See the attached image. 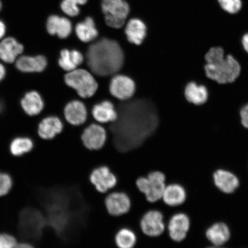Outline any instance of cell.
<instances>
[{"instance_id":"3","label":"cell","mask_w":248,"mask_h":248,"mask_svg":"<svg viewBox=\"0 0 248 248\" xmlns=\"http://www.w3.org/2000/svg\"><path fill=\"white\" fill-rule=\"evenodd\" d=\"M203 70L207 79L219 85L231 84L240 77V62L232 54L225 55L221 46H213L204 57Z\"/></svg>"},{"instance_id":"34","label":"cell","mask_w":248,"mask_h":248,"mask_svg":"<svg viewBox=\"0 0 248 248\" xmlns=\"http://www.w3.org/2000/svg\"><path fill=\"white\" fill-rule=\"evenodd\" d=\"M239 116L241 125L248 130V102L240 108Z\"/></svg>"},{"instance_id":"5","label":"cell","mask_w":248,"mask_h":248,"mask_svg":"<svg viewBox=\"0 0 248 248\" xmlns=\"http://www.w3.org/2000/svg\"><path fill=\"white\" fill-rule=\"evenodd\" d=\"M46 224V217L41 211L27 207L20 213L18 231L23 237L36 240L41 237Z\"/></svg>"},{"instance_id":"40","label":"cell","mask_w":248,"mask_h":248,"mask_svg":"<svg viewBox=\"0 0 248 248\" xmlns=\"http://www.w3.org/2000/svg\"><path fill=\"white\" fill-rule=\"evenodd\" d=\"M88 1V0H79V5H84Z\"/></svg>"},{"instance_id":"13","label":"cell","mask_w":248,"mask_h":248,"mask_svg":"<svg viewBox=\"0 0 248 248\" xmlns=\"http://www.w3.org/2000/svg\"><path fill=\"white\" fill-rule=\"evenodd\" d=\"M107 132L103 125L97 123L90 124L83 130L81 140L85 147L90 151H98L107 141Z\"/></svg>"},{"instance_id":"28","label":"cell","mask_w":248,"mask_h":248,"mask_svg":"<svg viewBox=\"0 0 248 248\" xmlns=\"http://www.w3.org/2000/svg\"><path fill=\"white\" fill-rule=\"evenodd\" d=\"M76 33L80 41L85 43L93 42L98 36L94 21L90 17H87L84 21L77 24Z\"/></svg>"},{"instance_id":"6","label":"cell","mask_w":248,"mask_h":248,"mask_svg":"<svg viewBox=\"0 0 248 248\" xmlns=\"http://www.w3.org/2000/svg\"><path fill=\"white\" fill-rule=\"evenodd\" d=\"M138 190L144 195L151 203L162 200L163 194L167 185L166 176L160 170H153L147 175L140 176L136 181Z\"/></svg>"},{"instance_id":"38","label":"cell","mask_w":248,"mask_h":248,"mask_svg":"<svg viewBox=\"0 0 248 248\" xmlns=\"http://www.w3.org/2000/svg\"><path fill=\"white\" fill-rule=\"evenodd\" d=\"M15 248H35L32 245L27 243H23L17 244V246Z\"/></svg>"},{"instance_id":"29","label":"cell","mask_w":248,"mask_h":248,"mask_svg":"<svg viewBox=\"0 0 248 248\" xmlns=\"http://www.w3.org/2000/svg\"><path fill=\"white\" fill-rule=\"evenodd\" d=\"M33 148V142L31 139L26 137H18L11 142L9 150L15 156H23L30 153Z\"/></svg>"},{"instance_id":"10","label":"cell","mask_w":248,"mask_h":248,"mask_svg":"<svg viewBox=\"0 0 248 248\" xmlns=\"http://www.w3.org/2000/svg\"><path fill=\"white\" fill-rule=\"evenodd\" d=\"M190 226V219L187 214L176 211L167 219L166 232L172 241L181 243L187 238Z\"/></svg>"},{"instance_id":"4","label":"cell","mask_w":248,"mask_h":248,"mask_svg":"<svg viewBox=\"0 0 248 248\" xmlns=\"http://www.w3.org/2000/svg\"><path fill=\"white\" fill-rule=\"evenodd\" d=\"M65 84L84 100L93 97L98 89V83L94 75L85 68H78L64 76Z\"/></svg>"},{"instance_id":"2","label":"cell","mask_w":248,"mask_h":248,"mask_svg":"<svg viewBox=\"0 0 248 248\" xmlns=\"http://www.w3.org/2000/svg\"><path fill=\"white\" fill-rule=\"evenodd\" d=\"M83 64L95 78H110L122 70L125 55L116 40L103 38L87 48Z\"/></svg>"},{"instance_id":"16","label":"cell","mask_w":248,"mask_h":248,"mask_svg":"<svg viewBox=\"0 0 248 248\" xmlns=\"http://www.w3.org/2000/svg\"><path fill=\"white\" fill-rule=\"evenodd\" d=\"M92 116L96 123L105 125L115 122L118 113L113 102L105 100L98 102L93 107Z\"/></svg>"},{"instance_id":"42","label":"cell","mask_w":248,"mask_h":248,"mask_svg":"<svg viewBox=\"0 0 248 248\" xmlns=\"http://www.w3.org/2000/svg\"><path fill=\"white\" fill-rule=\"evenodd\" d=\"M207 248H225L222 247L213 246V247H208Z\"/></svg>"},{"instance_id":"23","label":"cell","mask_w":248,"mask_h":248,"mask_svg":"<svg viewBox=\"0 0 248 248\" xmlns=\"http://www.w3.org/2000/svg\"><path fill=\"white\" fill-rule=\"evenodd\" d=\"M23 50V46L11 37L0 42V59L6 63H11L16 61Z\"/></svg>"},{"instance_id":"9","label":"cell","mask_w":248,"mask_h":248,"mask_svg":"<svg viewBox=\"0 0 248 248\" xmlns=\"http://www.w3.org/2000/svg\"><path fill=\"white\" fill-rule=\"evenodd\" d=\"M89 179L95 190L103 194L114 190L118 184L116 173L104 164L94 167L90 173Z\"/></svg>"},{"instance_id":"20","label":"cell","mask_w":248,"mask_h":248,"mask_svg":"<svg viewBox=\"0 0 248 248\" xmlns=\"http://www.w3.org/2000/svg\"><path fill=\"white\" fill-rule=\"evenodd\" d=\"M47 61L44 56L38 55L36 57L22 56L16 61V67L23 73L42 72L46 69Z\"/></svg>"},{"instance_id":"41","label":"cell","mask_w":248,"mask_h":248,"mask_svg":"<svg viewBox=\"0 0 248 248\" xmlns=\"http://www.w3.org/2000/svg\"><path fill=\"white\" fill-rule=\"evenodd\" d=\"M66 1L72 2L73 3H75L76 4H79V0H66Z\"/></svg>"},{"instance_id":"33","label":"cell","mask_w":248,"mask_h":248,"mask_svg":"<svg viewBox=\"0 0 248 248\" xmlns=\"http://www.w3.org/2000/svg\"><path fill=\"white\" fill-rule=\"evenodd\" d=\"M61 7L62 10L65 14L70 16H76L78 15L79 14V8L75 3L64 0L61 3Z\"/></svg>"},{"instance_id":"36","label":"cell","mask_w":248,"mask_h":248,"mask_svg":"<svg viewBox=\"0 0 248 248\" xmlns=\"http://www.w3.org/2000/svg\"><path fill=\"white\" fill-rule=\"evenodd\" d=\"M6 32V27L4 22L0 20V39L4 36Z\"/></svg>"},{"instance_id":"7","label":"cell","mask_w":248,"mask_h":248,"mask_svg":"<svg viewBox=\"0 0 248 248\" xmlns=\"http://www.w3.org/2000/svg\"><path fill=\"white\" fill-rule=\"evenodd\" d=\"M167 219L162 210L152 208L145 212L139 222L142 234L151 238L160 236L166 232Z\"/></svg>"},{"instance_id":"24","label":"cell","mask_w":248,"mask_h":248,"mask_svg":"<svg viewBox=\"0 0 248 248\" xmlns=\"http://www.w3.org/2000/svg\"><path fill=\"white\" fill-rule=\"evenodd\" d=\"M63 128V123L60 118L49 116L45 118L39 124L38 134L43 139L51 140L60 135Z\"/></svg>"},{"instance_id":"19","label":"cell","mask_w":248,"mask_h":248,"mask_svg":"<svg viewBox=\"0 0 248 248\" xmlns=\"http://www.w3.org/2000/svg\"><path fill=\"white\" fill-rule=\"evenodd\" d=\"M214 183L223 193L231 194L237 189L239 180L234 173L225 170H218L213 174Z\"/></svg>"},{"instance_id":"21","label":"cell","mask_w":248,"mask_h":248,"mask_svg":"<svg viewBox=\"0 0 248 248\" xmlns=\"http://www.w3.org/2000/svg\"><path fill=\"white\" fill-rule=\"evenodd\" d=\"M46 27L50 35H57L61 39L68 38L72 32V24L70 21L57 15H52L48 17Z\"/></svg>"},{"instance_id":"22","label":"cell","mask_w":248,"mask_h":248,"mask_svg":"<svg viewBox=\"0 0 248 248\" xmlns=\"http://www.w3.org/2000/svg\"><path fill=\"white\" fill-rule=\"evenodd\" d=\"M125 33L129 43L135 46H141L147 36V27L139 18H132L127 24Z\"/></svg>"},{"instance_id":"8","label":"cell","mask_w":248,"mask_h":248,"mask_svg":"<svg viewBox=\"0 0 248 248\" xmlns=\"http://www.w3.org/2000/svg\"><path fill=\"white\" fill-rule=\"evenodd\" d=\"M101 7L108 26L120 29L129 13L128 3L124 0H102Z\"/></svg>"},{"instance_id":"15","label":"cell","mask_w":248,"mask_h":248,"mask_svg":"<svg viewBox=\"0 0 248 248\" xmlns=\"http://www.w3.org/2000/svg\"><path fill=\"white\" fill-rule=\"evenodd\" d=\"M187 200V191L184 186L178 182L167 184L164 191L162 201L167 206L178 208Z\"/></svg>"},{"instance_id":"11","label":"cell","mask_w":248,"mask_h":248,"mask_svg":"<svg viewBox=\"0 0 248 248\" xmlns=\"http://www.w3.org/2000/svg\"><path fill=\"white\" fill-rule=\"evenodd\" d=\"M105 208L108 215L113 217H122L129 212L132 207V200L125 191L114 190L105 195Z\"/></svg>"},{"instance_id":"32","label":"cell","mask_w":248,"mask_h":248,"mask_svg":"<svg viewBox=\"0 0 248 248\" xmlns=\"http://www.w3.org/2000/svg\"><path fill=\"white\" fill-rule=\"evenodd\" d=\"M17 241L13 235L7 232L0 233V248H15Z\"/></svg>"},{"instance_id":"35","label":"cell","mask_w":248,"mask_h":248,"mask_svg":"<svg viewBox=\"0 0 248 248\" xmlns=\"http://www.w3.org/2000/svg\"><path fill=\"white\" fill-rule=\"evenodd\" d=\"M241 44L244 52L248 55V32L244 33L242 36Z\"/></svg>"},{"instance_id":"18","label":"cell","mask_w":248,"mask_h":248,"mask_svg":"<svg viewBox=\"0 0 248 248\" xmlns=\"http://www.w3.org/2000/svg\"><path fill=\"white\" fill-rule=\"evenodd\" d=\"M84 62L85 56L78 49L65 48L60 52L58 64L62 70L69 73L82 66Z\"/></svg>"},{"instance_id":"43","label":"cell","mask_w":248,"mask_h":248,"mask_svg":"<svg viewBox=\"0 0 248 248\" xmlns=\"http://www.w3.org/2000/svg\"><path fill=\"white\" fill-rule=\"evenodd\" d=\"M1 8H2V3L1 1V0H0V11H1Z\"/></svg>"},{"instance_id":"26","label":"cell","mask_w":248,"mask_h":248,"mask_svg":"<svg viewBox=\"0 0 248 248\" xmlns=\"http://www.w3.org/2000/svg\"><path fill=\"white\" fill-rule=\"evenodd\" d=\"M21 106L28 115H38L44 108L45 104L42 96L38 92L31 91L26 93L21 101Z\"/></svg>"},{"instance_id":"39","label":"cell","mask_w":248,"mask_h":248,"mask_svg":"<svg viewBox=\"0 0 248 248\" xmlns=\"http://www.w3.org/2000/svg\"><path fill=\"white\" fill-rule=\"evenodd\" d=\"M4 102H3L2 101L0 100V113H1L4 110Z\"/></svg>"},{"instance_id":"17","label":"cell","mask_w":248,"mask_h":248,"mask_svg":"<svg viewBox=\"0 0 248 248\" xmlns=\"http://www.w3.org/2000/svg\"><path fill=\"white\" fill-rule=\"evenodd\" d=\"M184 97L189 104L196 107L202 106L209 100V90L205 85L191 80L185 87Z\"/></svg>"},{"instance_id":"37","label":"cell","mask_w":248,"mask_h":248,"mask_svg":"<svg viewBox=\"0 0 248 248\" xmlns=\"http://www.w3.org/2000/svg\"><path fill=\"white\" fill-rule=\"evenodd\" d=\"M6 75L5 68L1 63H0V82L2 81Z\"/></svg>"},{"instance_id":"27","label":"cell","mask_w":248,"mask_h":248,"mask_svg":"<svg viewBox=\"0 0 248 248\" xmlns=\"http://www.w3.org/2000/svg\"><path fill=\"white\" fill-rule=\"evenodd\" d=\"M138 241L137 232L129 226H123L114 234V241L117 248H135Z\"/></svg>"},{"instance_id":"30","label":"cell","mask_w":248,"mask_h":248,"mask_svg":"<svg viewBox=\"0 0 248 248\" xmlns=\"http://www.w3.org/2000/svg\"><path fill=\"white\" fill-rule=\"evenodd\" d=\"M222 10L229 15H236L243 7V0H217Z\"/></svg>"},{"instance_id":"25","label":"cell","mask_w":248,"mask_h":248,"mask_svg":"<svg viewBox=\"0 0 248 248\" xmlns=\"http://www.w3.org/2000/svg\"><path fill=\"white\" fill-rule=\"evenodd\" d=\"M206 235L213 246L222 247L230 239L231 231L224 223L218 222L207 229Z\"/></svg>"},{"instance_id":"12","label":"cell","mask_w":248,"mask_h":248,"mask_svg":"<svg viewBox=\"0 0 248 248\" xmlns=\"http://www.w3.org/2000/svg\"><path fill=\"white\" fill-rule=\"evenodd\" d=\"M108 89L111 95L114 98L125 101L134 97L136 85L131 77L119 73L111 77Z\"/></svg>"},{"instance_id":"14","label":"cell","mask_w":248,"mask_h":248,"mask_svg":"<svg viewBox=\"0 0 248 248\" xmlns=\"http://www.w3.org/2000/svg\"><path fill=\"white\" fill-rule=\"evenodd\" d=\"M64 116L70 125L79 126L88 120V108L82 100H73L67 102L63 110Z\"/></svg>"},{"instance_id":"31","label":"cell","mask_w":248,"mask_h":248,"mask_svg":"<svg viewBox=\"0 0 248 248\" xmlns=\"http://www.w3.org/2000/svg\"><path fill=\"white\" fill-rule=\"evenodd\" d=\"M14 181L9 173L0 171V197L7 195L13 187Z\"/></svg>"},{"instance_id":"1","label":"cell","mask_w":248,"mask_h":248,"mask_svg":"<svg viewBox=\"0 0 248 248\" xmlns=\"http://www.w3.org/2000/svg\"><path fill=\"white\" fill-rule=\"evenodd\" d=\"M118 117L115 122L102 125L106 129L107 141L121 153L138 148L156 132L159 123L158 109L153 101L133 97L131 100L113 101Z\"/></svg>"}]
</instances>
